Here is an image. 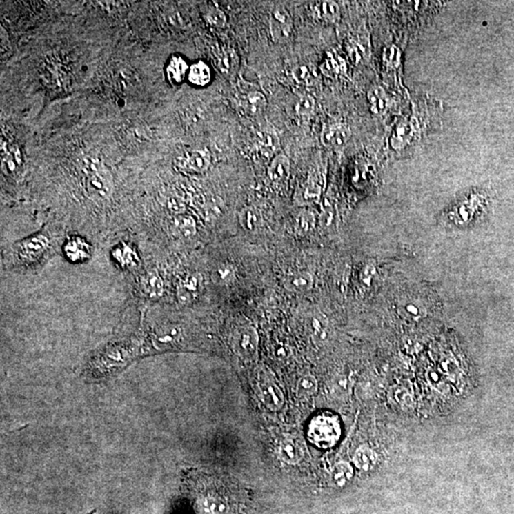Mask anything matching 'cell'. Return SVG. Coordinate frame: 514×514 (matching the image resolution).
I'll return each instance as SVG.
<instances>
[{
	"label": "cell",
	"instance_id": "f1b7e54d",
	"mask_svg": "<svg viewBox=\"0 0 514 514\" xmlns=\"http://www.w3.org/2000/svg\"><path fill=\"white\" fill-rule=\"evenodd\" d=\"M317 381L312 375H305L297 383V393L299 397H310L317 393Z\"/></svg>",
	"mask_w": 514,
	"mask_h": 514
},
{
	"label": "cell",
	"instance_id": "484cf974",
	"mask_svg": "<svg viewBox=\"0 0 514 514\" xmlns=\"http://www.w3.org/2000/svg\"><path fill=\"white\" fill-rule=\"evenodd\" d=\"M320 69L323 74L327 75V77H335L346 72V64L344 60L335 57L330 52H328L327 57L321 65Z\"/></svg>",
	"mask_w": 514,
	"mask_h": 514
},
{
	"label": "cell",
	"instance_id": "4dcf8cb0",
	"mask_svg": "<svg viewBox=\"0 0 514 514\" xmlns=\"http://www.w3.org/2000/svg\"><path fill=\"white\" fill-rule=\"evenodd\" d=\"M261 217L255 208L248 207L240 212V223L247 230H255L259 225Z\"/></svg>",
	"mask_w": 514,
	"mask_h": 514
},
{
	"label": "cell",
	"instance_id": "ba28073f",
	"mask_svg": "<svg viewBox=\"0 0 514 514\" xmlns=\"http://www.w3.org/2000/svg\"><path fill=\"white\" fill-rule=\"evenodd\" d=\"M307 326L313 342L317 345L324 344L330 335V324L324 313L315 310L308 318Z\"/></svg>",
	"mask_w": 514,
	"mask_h": 514
},
{
	"label": "cell",
	"instance_id": "5b68a950",
	"mask_svg": "<svg viewBox=\"0 0 514 514\" xmlns=\"http://www.w3.org/2000/svg\"><path fill=\"white\" fill-rule=\"evenodd\" d=\"M350 135H352V131L345 123H330L323 127L320 139L323 146L326 148L341 149L347 144Z\"/></svg>",
	"mask_w": 514,
	"mask_h": 514
},
{
	"label": "cell",
	"instance_id": "7402d4cb",
	"mask_svg": "<svg viewBox=\"0 0 514 514\" xmlns=\"http://www.w3.org/2000/svg\"><path fill=\"white\" fill-rule=\"evenodd\" d=\"M188 77H189L190 83L197 85V86H206L210 83L212 74H210L209 66L204 62L199 61L190 68Z\"/></svg>",
	"mask_w": 514,
	"mask_h": 514
},
{
	"label": "cell",
	"instance_id": "d590c367",
	"mask_svg": "<svg viewBox=\"0 0 514 514\" xmlns=\"http://www.w3.org/2000/svg\"><path fill=\"white\" fill-rule=\"evenodd\" d=\"M175 225H177L178 230L183 237H192L197 233V223L192 217L180 215L175 221Z\"/></svg>",
	"mask_w": 514,
	"mask_h": 514
},
{
	"label": "cell",
	"instance_id": "277c9868",
	"mask_svg": "<svg viewBox=\"0 0 514 514\" xmlns=\"http://www.w3.org/2000/svg\"><path fill=\"white\" fill-rule=\"evenodd\" d=\"M258 392L263 404L270 411H278L284 405V395L272 376L261 372L258 376Z\"/></svg>",
	"mask_w": 514,
	"mask_h": 514
},
{
	"label": "cell",
	"instance_id": "836d02e7",
	"mask_svg": "<svg viewBox=\"0 0 514 514\" xmlns=\"http://www.w3.org/2000/svg\"><path fill=\"white\" fill-rule=\"evenodd\" d=\"M212 277L217 284L228 285L235 280V270L232 265L221 264L215 270Z\"/></svg>",
	"mask_w": 514,
	"mask_h": 514
},
{
	"label": "cell",
	"instance_id": "52a82bcc",
	"mask_svg": "<svg viewBox=\"0 0 514 514\" xmlns=\"http://www.w3.org/2000/svg\"><path fill=\"white\" fill-rule=\"evenodd\" d=\"M86 188L89 195L95 199H106L112 190L111 175L102 169L87 175Z\"/></svg>",
	"mask_w": 514,
	"mask_h": 514
},
{
	"label": "cell",
	"instance_id": "74e56055",
	"mask_svg": "<svg viewBox=\"0 0 514 514\" xmlns=\"http://www.w3.org/2000/svg\"><path fill=\"white\" fill-rule=\"evenodd\" d=\"M206 20L212 26L217 27V28H223L227 23V17H226L224 12L218 8L210 9L206 14Z\"/></svg>",
	"mask_w": 514,
	"mask_h": 514
},
{
	"label": "cell",
	"instance_id": "30bf717a",
	"mask_svg": "<svg viewBox=\"0 0 514 514\" xmlns=\"http://www.w3.org/2000/svg\"><path fill=\"white\" fill-rule=\"evenodd\" d=\"M201 286V278L197 273L188 275L177 286V299L181 304H190L197 297Z\"/></svg>",
	"mask_w": 514,
	"mask_h": 514
},
{
	"label": "cell",
	"instance_id": "8d00e7d4",
	"mask_svg": "<svg viewBox=\"0 0 514 514\" xmlns=\"http://www.w3.org/2000/svg\"><path fill=\"white\" fill-rule=\"evenodd\" d=\"M292 75L293 79L299 84L310 85L313 81V72L312 68L308 65H298L293 68Z\"/></svg>",
	"mask_w": 514,
	"mask_h": 514
},
{
	"label": "cell",
	"instance_id": "cb8c5ba5",
	"mask_svg": "<svg viewBox=\"0 0 514 514\" xmlns=\"http://www.w3.org/2000/svg\"><path fill=\"white\" fill-rule=\"evenodd\" d=\"M112 257L117 260L119 265L125 268L134 267L137 265V260H139L137 253L135 252L131 246L127 244H122L119 247L115 248L112 250Z\"/></svg>",
	"mask_w": 514,
	"mask_h": 514
},
{
	"label": "cell",
	"instance_id": "f546056e",
	"mask_svg": "<svg viewBox=\"0 0 514 514\" xmlns=\"http://www.w3.org/2000/svg\"><path fill=\"white\" fill-rule=\"evenodd\" d=\"M182 335L181 328L177 326L170 325L168 327L162 328L159 332V337L157 340L160 344L169 346L174 345L180 340Z\"/></svg>",
	"mask_w": 514,
	"mask_h": 514
},
{
	"label": "cell",
	"instance_id": "ffe728a7",
	"mask_svg": "<svg viewBox=\"0 0 514 514\" xmlns=\"http://www.w3.org/2000/svg\"><path fill=\"white\" fill-rule=\"evenodd\" d=\"M368 99L373 114L382 115L388 109V99L382 87H373L368 92Z\"/></svg>",
	"mask_w": 514,
	"mask_h": 514
},
{
	"label": "cell",
	"instance_id": "8992f818",
	"mask_svg": "<svg viewBox=\"0 0 514 514\" xmlns=\"http://www.w3.org/2000/svg\"><path fill=\"white\" fill-rule=\"evenodd\" d=\"M50 247V239L45 235H36L19 243L17 255L24 261H34L41 257Z\"/></svg>",
	"mask_w": 514,
	"mask_h": 514
},
{
	"label": "cell",
	"instance_id": "9c48e42d",
	"mask_svg": "<svg viewBox=\"0 0 514 514\" xmlns=\"http://www.w3.org/2000/svg\"><path fill=\"white\" fill-rule=\"evenodd\" d=\"M278 455H279L281 460L284 461L285 463L295 465L304 457V445L297 438H286L280 443Z\"/></svg>",
	"mask_w": 514,
	"mask_h": 514
},
{
	"label": "cell",
	"instance_id": "44dd1931",
	"mask_svg": "<svg viewBox=\"0 0 514 514\" xmlns=\"http://www.w3.org/2000/svg\"><path fill=\"white\" fill-rule=\"evenodd\" d=\"M187 71L188 65L182 57H172L167 67L168 79H169L172 84L178 85L182 83Z\"/></svg>",
	"mask_w": 514,
	"mask_h": 514
},
{
	"label": "cell",
	"instance_id": "5bb4252c",
	"mask_svg": "<svg viewBox=\"0 0 514 514\" xmlns=\"http://www.w3.org/2000/svg\"><path fill=\"white\" fill-rule=\"evenodd\" d=\"M212 56H214L215 64L224 74H229L237 66V57L234 50L215 46L212 49Z\"/></svg>",
	"mask_w": 514,
	"mask_h": 514
},
{
	"label": "cell",
	"instance_id": "ab89813d",
	"mask_svg": "<svg viewBox=\"0 0 514 514\" xmlns=\"http://www.w3.org/2000/svg\"><path fill=\"white\" fill-rule=\"evenodd\" d=\"M168 207H169V209L172 210V212L179 215L183 214V212H185V210H186L185 202L179 197H170V199L168 200Z\"/></svg>",
	"mask_w": 514,
	"mask_h": 514
},
{
	"label": "cell",
	"instance_id": "2e32d148",
	"mask_svg": "<svg viewBox=\"0 0 514 514\" xmlns=\"http://www.w3.org/2000/svg\"><path fill=\"white\" fill-rule=\"evenodd\" d=\"M64 252L71 261H83L91 255L92 248L84 240L74 238L65 246Z\"/></svg>",
	"mask_w": 514,
	"mask_h": 514
},
{
	"label": "cell",
	"instance_id": "60d3db41",
	"mask_svg": "<svg viewBox=\"0 0 514 514\" xmlns=\"http://www.w3.org/2000/svg\"><path fill=\"white\" fill-rule=\"evenodd\" d=\"M406 310H407L408 315H411V317L419 318L423 315V313L420 312L419 306L417 307V306L413 304V303H411V304L406 306Z\"/></svg>",
	"mask_w": 514,
	"mask_h": 514
},
{
	"label": "cell",
	"instance_id": "1f68e13d",
	"mask_svg": "<svg viewBox=\"0 0 514 514\" xmlns=\"http://www.w3.org/2000/svg\"><path fill=\"white\" fill-rule=\"evenodd\" d=\"M315 222H317V218H315L313 212L310 210H303L297 217L295 227H297V230L300 235H305L312 232L313 228H315Z\"/></svg>",
	"mask_w": 514,
	"mask_h": 514
},
{
	"label": "cell",
	"instance_id": "7a4b0ae2",
	"mask_svg": "<svg viewBox=\"0 0 514 514\" xmlns=\"http://www.w3.org/2000/svg\"><path fill=\"white\" fill-rule=\"evenodd\" d=\"M259 337L253 326L246 325L235 328L230 337V344L235 355L243 359H252L257 355Z\"/></svg>",
	"mask_w": 514,
	"mask_h": 514
},
{
	"label": "cell",
	"instance_id": "e0dca14e",
	"mask_svg": "<svg viewBox=\"0 0 514 514\" xmlns=\"http://www.w3.org/2000/svg\"><path fill=\"white\" fill-rule=\"evenodd\" d=\"M286 288L295 293H307L312 290L313 286V277L310 273L298 272L293 273L286 278Z\"/></svg>",
	"mask_w": 514,
	"mask_h": 514
},
{
	"label": "cell",
	"instance_id": "4fadbf2b",
	"mask_svg": "<svg viewBox=\"0 0 514 514\" xmlns=\"http://www.w3.org/2000/svg\"><path fill=\"white\" fill-rule=\"evenodd\" d=\"M290 162L285 155H277L273 157L268 168V177L273 182L284 181L290 175Z\"/></svg>",
	"mask_w": 514,
	"mask_h": 514
},
{
	"label": "cell",
	"instance_id": "8fae6325",
	"mask_svg": "<svg viewBox=\"0 0 514 514\" xmlns=\"http://www.w3.org/2000/svg\"><path fill=\"white\" fill-rule=\"evenodd\" d=\"M417 121H416L415 117H411L410 119L403 120L402 122L399 123L396 127L395 134L393 135L392 145L395 148L405 147L408 143L411 141L413 137L418 132Z\"/></svg>",
	"mask_w": 514,
	"mask_h": 514
},
{
	"label": "cell",
	"instance_id": "d6986e66",
	"mask_svg": "<svg viewBox=\"0 0 514 514\" xmlns=\"http://www.w3.org/2000/svg\"><path fill=\"white\" fill-rule=\"evenodd\" d=\"M210 164V157L206 150H195L188 155L183 162V167L195 172H204Z\"/></svg>",
	"mask_w": 514,
	"mask_h": 514
},
{
	"label": "cell",
	"instance_id": "7c38bea8",
	"mask_svg": "<svg viewBox=\"0 0 514 514\" xmlns=\"http://www.w3.org/2000/svg\"><path fill=\"white\" fill-rule=\"evenodd\" d=\"M310 11L315 19L328 23H335L340 17L339 5L335 1L313 2Z\"/></svg>",
	"mask_w": 514,
	"mask_h": 514
},
{
	"label": "cell",
	"instance_id": "83f0119b",
	"mask_svg": "<svg viewBox=\"0 0 514 514\" xmlns=\"http://www.w3.org/2000/svg\"><path fill=\"white\" fill-rule=\"evenodd\" d=\"M353 476L352 466L348 463H338L333 468L332 478L333 483L338 486H344L350 483Z\"/></svg>",
	"mask_w": 514,
	"mask_h": 514
},
{
	"label": "cell",
	"instance_id": "6da1fadb",
	"mask_svg": "<svg viewBox=\"0 0 514 514\" xmlns=\"http://www.w3.org/2000/svg\"><path fill=\"white\" fill-rule=\"evenodd\" d=\"M341 425L337 416L332 413H320L310 420L308 426V438L315 447L327 450L339 440Z\"/></svg>",
	"mask_w": 514,
	"mask_h": 514
},
{
	"label": "cell",
	"instance_id": "ac0fdd59",
	"mask_svg": "<svg viewBox=\"0 0 514 514\" xmlns=\"http://www.w3.org/2000/svg\"><path fill=\"white\" fill-rule=\"evenodd\" d=\"M322 192V185L320 183L319 175L310 177L307 181L303 184L300 192V201L302 203L317 202Z\"/></svg>",
	"mask_w": 514,
	"mask_h": 514
},
{
	"label": "cell",
	"instance_id": "d4e9b609",
	"mask_svg": "<svg viewBox=\"0 0 514 514\" xmlns=\"http://www.w3.org/2000/svg\"><path fill=\"white\" fill-rule=\"evenodd\" d=\"M356 467L361 471H368L375 468L377 462V455L370 448L363 447L356 451L355 457H353Z\"/></svg>",
	"mask_w": 514,
	"mask_h": 514
},
{
	"label": "cell",
	"instance_id": "d6a6232c",
	"mask_svg": "<svg viewBox=\"0 0 514 514\" xmlns=\"http://www.w3.org/2000/svg\"><path fill=\"white\" fill-rule=\"evenodd\" d=\"M315 97L310 95H305L301 97L299 100L295 104V112L300 117H310L313 114L315 109Z\"/></svg>",
	"mask_w": 514,
	"mask_h": 514
},
{
	"label": "cell",
	"instance_id": "9a60e30c",
	"mask_svg": "<svg viewBox=\"0 0 514 514\" xmlns=\"http://www.w3.org/2000/svg\"><path fill=\"white\" fill-rule=\"evenodd\" d=\"M141 288L143 292L150 298H159L164 293V283L159 273L155 270L147 273L141 278Z\"/></svg>",
	"mask_w": 514,
	"mask_h": 514
},
{
	"label": "cell",
	"instance_id": "4316f807",
	"mask_svg": "<svg viewBox=\"0 0 514 514\" xmlns=\"http://www.w3.org/2000/svg\"><path fill=\"white\" fill-rule=\"evenodd\" d=\"M257 143L265 152L273 154L280 148L279 139L275 132L262 131L257 134Z\"/></svg>",
	"mask_w": 514,
	"mask_h": 514
},
{
	"label": "cell",
	"instance_id": "603a6c76",
	"mask_svg": "<svg viewBox=\"0 0 514 514\" xmlns=\"http://www.w3.org/2000/svg\"><path fill=\"white\" fill-rule=\"evenodd\" d=\"M241 103L242 106L250 115H257L267 105V99L262 92L252 91L243 97Z\"/></svg>",
	"mask_w": 514,
	"mask_h": 514
},
{
	"label": "cell",
	"instance_id": "3957f363",
	"mask_svg": "<svg viewBox=\"0 0 514 514\" xmlns=\"http://www.w3.org/2000/svg\"><path fill=\"white\" fill-rule=\"evenodd\" d=\"M270 30L273 41L283 43L293 37V21L289 11L281 5L273 7L270 12Z\"/></svg>",
	"mask_w": 514,
	"mask_h": 514
},
{
	"label": "cell",
	"instance_id": "f35d334b",
	"mask_svg": "<svg viewBox=\"0 0 514 514\" xmlns=\"http://www.w3.org/2000/svg\"><path fill=\"white\" fill-rule=\"evenodd\" d=\"M384 60L388 66H397L400 62V52L398 48L395 46L391 47L390 49L386 50L384 55Z\"/></svg>",
	"mask_w": 514,
	"mask_h": 514
},
{
	"label": "cell",
	"instance_id": "e575fe53",
	"mask_svg": "<svg viewBox=\"0 0 514 514\" xmlns=\"http://www.w3.org/2000/svg\"><path fill=\"white\" fill-rule=\"evenodd\" d=\"M348 51L353 61L355 63H359L367 57L368 50L365 46L364 40L357 39L350 41Z\"/></svg>",
	"mask_w": 514,
	"mask_h": 514
}]
</instances>
